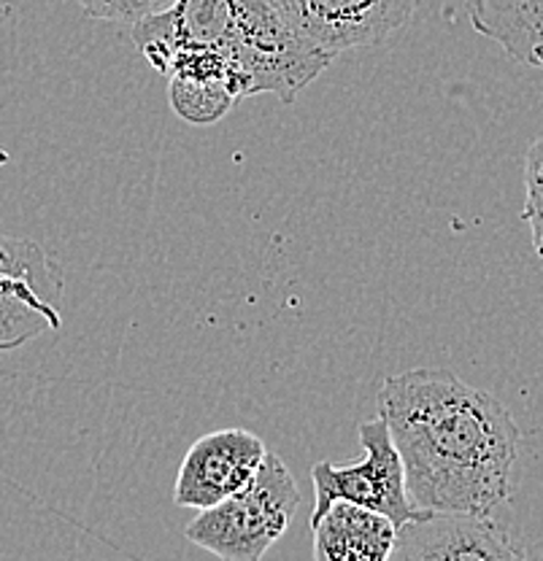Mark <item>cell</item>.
<instances>
[{
    "label": "cell",
    "instance_id": "1",
    "mask_svg": "<svg viewBox=\"0 0 543 561\" xmlns=\"http://www.w3.org/2000/svg\"><path fill=\"white\" fill-rule=\"evenodd\" d=\"M376 405L414 505L430 513H498L506 505L519 426L504 402L452 370L417 367L389 376Z\"/></svg>",
    "mask_w": 543,
    "mask_h": 561
},
{
    "label": "cell",
    "instance_id": "2",
    "mask_svg": "<svg viewBox=\"0 0 543 561\" xmlns=\"http://www.w3.org/2000/svg\"><path fill=\"white\" fill-rule=\"evenodd\" d=\"M133 41L160 73L179 49L217 51L241 73L247 98L279 95L284 103L336 60L292 31L273 0H177L133 22Z\"/></svg>",
    "mask_w": 543,
    "mask_h": 561
},
{
    "label": "cell",
    "instance_id": "3",
    "mask_svg": "<svg viewBox=\"0 0 543 561\" xmlns=\"http://www.w3.org/2000/svg\"><path fill=\"white\" fill-rule=\"evenodd\" d=\"M301 505L287 465L265 454L252 481L212 507H203L184 529L186 540L225 561H260L284 537Z\"/></svg>",
    "mask_w": 543,
    "mask_h": 561
},
{
    "label": "cell",
    "instance_id": "4",
    "mask_svg": "<svg viewBox=\"0 0 543 561\" xmlns=\"http://www.w3.org/2000/svg\"><path fill=\"white\" fill-rule=\"evenodd\" d=\"M360 446L362 459L354 465H332L319 461L312 470L314 481V516L325 511L332 500H347L354 505L376 511L387 516L395 526L414 522V518L428 516L411 502L403 476V461L389 435L387 421L382 416L360 424Z\"/></svg>",
    "mask_w": 543,
    "mask_h": 561
},
{
    "label": "cell",
    "instance_id": "5",
    "mask_svg": "<svg viewBox=\"0 0 543 561\" xmlns=\"http://www.w3.org/2000/svg\"><path fill=\"white\" fill-rule=\"evenodd\" d=\"M63 271L36 241L0 236V351L63 324Z\"/></svg>",
    "mask_w": 543,
    "mask_h": 561
},
{
    "label": "cell",
    "instance_id": "6",
    "mask_svg": "<svg viewBox=\"0 0 543 561\" xmlns=\"http://www.w3.org/2000/svg\"><path fill=\"white\" fill-rule=\"evenodd\" d=\"M522 540L498 513L435 511L395 531L393 561H517Z\"/></svg>",
    "mask_w": 543,
    "mask_h": 561
},
{
    "label": "cell",
    "instance_id": "7",
    "mask_svg": "<svg viewBox=\"0 0 543 561\" xmlns=\"http://www.w3.org/2000/svg\"><path fill=\"white\" fill-rule=\"evenodd\" d=\"M419 3L422 0H273L292 31L336 57L384 44L408 25Z\"/></svg>",
    "mask_w": 543,
    "mask_h": 561
},
{
    "label": "cell",
    "instance_id": "8",
    "mask_svg": "<svg viewBox=\"0 0 543 561\" xmlns=\"http://www.w3.org/2000/svg\"><path fill=\"white\" fill-rule=\"evenodd\" d=\"M265 454V443L249 430L208 432L181 461L173 502L195 511L217 505L252 481Z\"/></svg>",
    "mask_w": 543,
    "mask_h": 561
},
{
    "label": "cell",
    "instance_id": "9",
    "mask_svg": "<svg viewBox=\"0 0 543 561\" xmlns=\"http://www.w3.org/2000/svg\"><path fill=\"white\" fill-rule=\"evenodd\" d=\"M168 103L190 125H214L247 98L241 73L208 49H179L168 62Z\"/></svg>",
    "mask_w": 543,
    "mask_h": 561
},
{
    "label": "cell",
    "instance_id": "10",
    "mask_svg": "<svg viewBox=\"0 0 543 561\" xmlns=\"http://www.w3.org/2000/svg\"><path fill=\"white\" fill-rule=\"evenodd\" d=\"M317 561H389L398 526L347 500H332L312 518Z\"/></svg>",
    "mask_w": 543,
    "mask_h": 561
},
{
    "label": "cell",
    "instance_id": "11",
    "mask_svg": "<svg viewBox=\"0 0 543 561\" xmlns=\"http://www.w3.org/2000/svg\"><path fill=\"white\" fill-rule=\"evenodd\" d=\"M471 25L522 66L543 68V0H471Z\"/></svg>",
    "mask_w": 543,
    "mask_h": 561
},
{
    "label": "cell",
    "instance_id": "12",
    "mask_svg": "<svg viewBox=\"0 0 543 561\" xmlns=\"http://www.w3.org/2000/svg\"><path fill=\"white\" fill-rule=\"evenodd\" d=\"M524 221L530 225L535 254L543 260V133L524 157Z\"/></svg>",
    "mask_w": 543,
    "mask_h": 561
},
{
    "label": "cell",
    "instance_id": "13",
    "mask_svg": "<svg viewBox=\"0 0 543 561\" xmlns=\"http://www.w3.org/2000/svg\"><path fill=\"white\" fill-rule=\"evenodd\" d=\"M90 20L138 22L149 14L171 9L177 0H76Z\"/></svg>",
    "mask_w": 543,
    "mask_h": 561
}]
</instances>
